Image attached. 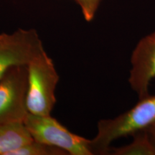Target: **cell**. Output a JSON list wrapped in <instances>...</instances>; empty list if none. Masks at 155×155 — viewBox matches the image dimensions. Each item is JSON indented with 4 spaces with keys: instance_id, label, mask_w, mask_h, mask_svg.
<instances>
[{
    "instance_id": "6da1fadb",
    "label": "cell",
    "mask_w": 155,
    "mask_h": 155,
    "mask_svg": "<svg viewBox=\"0 0 155 155\" xmlns=\"http://www.w3.org/2000/svg\"><path fill=\"white\" fill-rule=\"evenodd\" d=\"M155 122V94L148 95L130 108L113 119H101L97 134L91 139L94 154H108L111 143L117 139L147 129Z\"/></svg>"
},
{
    "instance_id": "7a4b0ae2",
    "label": "cell",
    "mask_w": 155,
    "mask_h": 155,
    "mask_svg": "<svg viewBox=\"0 0 155 155\" xmlns=\"http://www.w3.org/2000/svg\"><path fill=\"white\" fill-rule=\"evenodd\" d=\"M27 67V106L29 113L39 116L50 115L55 105V91L59 81L53 60L43 50Z\"/></svg>"
},
{
    "instance_id": "3957f363",
    "label": "cell",
    "mask_w": 155,
    "mask_h": 155,
    "mask_svg": "<svg viewBox=\"0 0 155 155\" xmlns=\"http://www.w3.org/2000/svg\"><path fill=\"white\" fill-rule=\"evenodd\" d=\"M24 123L34 140L58 147L70 155H94L91 139L72 133L51 115L29 113Z\"/></svg>"
},
{
    "instance_id": "277c9868",
    "label": "cell",
    "mask_w": 155,
    "mask_h": 155,
    "mask_svg": "<svg viewBox=\"0 0 155 155\" xmlns=\"http://www.w3.org/2000/svg\"><path fill=\"white\" fill-rule=\"evenodd\" d=\"M27 92V65L12 68L0 79V125L25 121L29 114Z\"/></svg>"
},
{
    "instance_id": "5b68a950",
    "label": "cell",
    "mask_w": 155,
    "mask_h": 155,
    "mask_svg": "<svg viewBox=\"0 0 155 155\" xmlns=\"http://www.w3.org/2000/svg\"><path fill=\"white\" fill-rule=\"evenodd\" d=\"M43 50L35 30L19 29L12 34H0V79L12 68L28 65Z\"/></svg>"
},
{
    "instance_id": "8992f818",
    "label": "cell",
    "mask_w": 155,
    "mask_h": 155,
    "mask_svg": "<svg viewBox=\"0 0 155 155\" xmlns=\"http://www.w3.org/2000/svg\"><path fill=\"white\" fill-rule=\"evenodd\" d=\"M130 63L129 83L139 99L150 94L151 82L155 78V31L138 42Z\"/></svg>"
},
{
    "instance_id": "52a82bcc",
    "label": "cell",
    "mask_w": 155,
    "mask_h": 155,
    "mask_svg": "<svg viewBox=\"0 0 155 155\" xmlns=\"http://www.w3.org/2000/svg\"><path fill=\"white\" fill-rule=\"evenodd\" d=\"M33 140L24 122L0 125V155H12Z\"/></svg>"
},
{
    "instance_id": "ba28073f",
    "label": "cell",
    "mask_w": 155,
    "mask_h": 155,
    "mask_svg": "<svg viewBox=\"0 0 155 155\" xmlns=\"http://www.w3.org/2000/svg\"><path fill=\"white\" fill-rule=\"evenodd\" d=\"M130 144L119 147H111L108 154L155 155V145L147 129L136 131Z\"/></svg>"
},
{
    "instance_id": "9c48e42d",
    "label": "cell",
    "mask_w": 155,
    "mask_h": 155,
    "mask_svg": "<svg viewBox=\"0 0 155 155\" xmlns=\"http://www.w3.org/2000/svg\"><path fill=\"white\" fill-rule=\"evenodd\" d=\"M67 152L61 149L44 143L32 140L19 147L12 155H66Z\"/></svg>"
},
{
    "instance_id": "30bf717a",
    "label": "cell",
    "mask_w": 155,
    "mask_h": 155,
    "mask_svg": "<svg viewBox=\"0 0 155 155\" xmlns=\"http://www.w3.org/2000/svg\"><path fill=\"white\" fill-rule=\"evenodd\" d=\"M80 6L85 19L91 22L96 15L101 0H74Z\"/></svg>"
},
{
    "instance_id": "8fae6325",
    "label": "cell",
    "mask_w": 155,
    "mask_h": 155,
    "mask_svg": "<svg viewBox=\"0 0 155 155\" xmlns=\"http://www.w3.org/2000/svg\"><path fill=\"white\" fill-rule=\"evenodd\" d=\"M147 130H148L149 133L151 136V138H152L153 142L155 145V127H150L147 128Z\"/></svg>"
},
{
    "instance_id": "7c38bea8",
    "label": "cell",
    "mask_w": 155,
    "mask_h": 155,
    "mask_svg": "<svg viewBox=\"0 0 155 155\" xmlns=\"http://www.w3.org/2000/svg\"><path fill=\"white\" fill-rule=\"evenodd\" d=\"M151 127H155V122H154V124H153L152 125V126H151Z\"/></svg>"
}]
</instances>
